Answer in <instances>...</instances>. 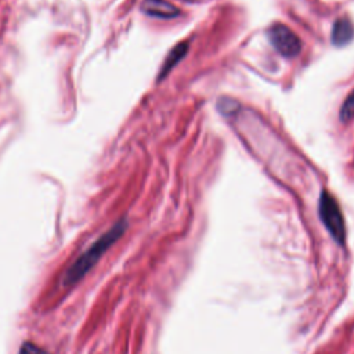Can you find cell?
I'll use <instances>...</instances> for the list:
<instances>
[{
  "label": "cell",
  "mask_w": 354,
  "mask_h": 354,
  "mask_svg": "<svg viewBox=\"0 0 354 354\" xmlns=\"http://www.w3.org/2000/svg\"><path fill=\"white\" fill-rule=\"evenodd\" d=\"M129 223L126 218L118 220L108 231H105L100 238H97L76 260L65 270L61 283L64 288H71L75 283L80 282L88 271L94 268L98 260L104 256V253L118 242L123 234L126 232Z\"/></svg>",
  "instance_id": "6da1fadb"
},
{
  "label": "cell",
  "mask_w": 354,
  "mask_h": 354,
  "mask_svg": "<svg viewBox=\"0 0 354 354\" xmlns=\"http://www.w3.org/2000/svg\"><path fill=\"white\" fill-rule=\"evenodd\" d=\"M318 214L324 227L326 228L329 235L333 238V241L339 246H344L346 243L344 217L337 201L326 189L321 191L319 201H318Z\"/></svg>",
  "instance_id": "7a4b0ae2"
},
{
  "label": "cell",
  "mask_w": 354,
  "mask_h": 354,
  "mask_svg": "<svg viewBox=\"0 0 354 354\" xmlns=\"http://www.w3.org/2000/svg\"><path fill=\"white\" fill-rule=\"evenodd\" d=\"M267 37L271 46L283 57H296L301 50V41L297 35L286 25L274 24L267 30Z\"/></svg>",
  "instance_id": "3957f363"
},
{
  "label": "cell",
  "mask_w": 354,
  "mask_h": 354,
  "mask_svg": "<svg viewBox=\"0 0 354 354\" xmlns=\"http://www.w3.org/2000/svg\"><path fill=\"white\" fill-rule=\"evenodd\" d=\"M141 10L155 18H176L180 14V10L167 0H142Z\"/></svg>",
  "instance_id": "277c9868"
},
{
  "label": "cell",
  "mask_w": 354,
  "mask_h": 354,
  "mask_svg": "<svg viewBox=\"0 0 354 354\" xmlns=\"http://www.w3.org/2000/svg\"><path fill=\"white\" fill-rule=\"evenodd\" d=\"M354 37V25L347 17H340L332 26V43L335 46H344Z\"/></svg>",
  "instance_id": "5b68a950"
},
{
  "label": "cell",
  "mask_w": 354,
  "mask_h": 354,
  "mask_svg": "<svg viewBox=\"0 0 354 354\" xmlns=\"http://www.w3.org/2000/svg\"><path fill=\"white\" fill-rule=\"evenodd\" d=\"M187 51H188V43L187 41H183V43H178L177 46H174L170 50V53L167 54V57L165 58V62H163V65H162V68L159 71L158 79L159 80L163 79L185 57Z\"/></svg>",
  "instance_id": "8992f818"
},
{
  "label": "cell",
  "mask_w": 354,
  "mask_h": 354,
  "mask_svg": "<svg viewBox=\"0 0 354 354\" xmlns=\"http://www.w3.org/2000/svg\"><path fill=\"white\" fill-rule=\"evenodd\" d=\"M340 119L343 122H348V120L354 119V90L344 100V102L340 108Z\"/></svg>",
  "instance_id": "52a82bcc"
},
{
  "label": "cell",
  "mask_w": 354,
  "mask_h": 354,
  "mask_svg": "<svg viewBox=\"0 0 354 354\" xmlns=\"http://www.w3.org/2000/svg\"><path fill=\"white\" fill-rule=\"evenodd\" d=\"M18 354H50V353L32 342H24L19 347Z\"/></svg>",
  "instance_id": "ba28073f"
}]
</instances>
